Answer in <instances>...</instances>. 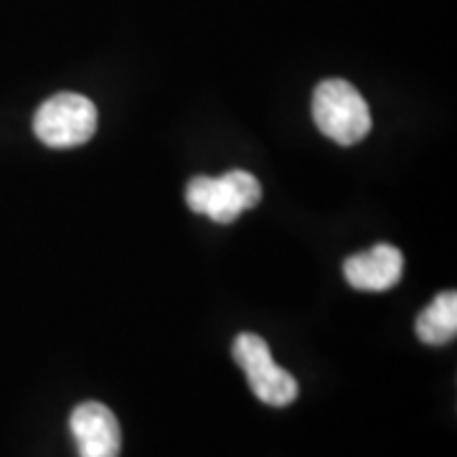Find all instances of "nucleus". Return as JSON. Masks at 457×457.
<instances>
[{
	"label": "nucleus",
	"mask_w": 457,
	"mask_h": 457,
	"mask_svg": "<svg viewBox=\"0 0 457 457\" xmlns=\"http://www.w3.org/2000/svg\"><path fill=\"white\" fill-rule=\"evenodd\" d=\"M312 120L338 145L351 147L371 132V112L361 92L345 79H326L312 92Z\"/></svg>",
	"instance_id": "obj_1"
},
{
	"label": "nucleus",
	"mask_w": 457,
	"mask_h": 457,
	"mask_svg": "<svg viewBox=\"0 0 457 457\" xmlns=\"http://www.w3.org/2000/svg\"><path fill=\"white\" fill-rule=\"evenodd\" d=\"M188 209L213 219L216 224H231L239 213L254 209L262 201V186L246 170H227L219 179L196 176L186 186Z\"/></svg>",
	"instance_id": "obj_2"
},
{
	"label": "nucleus",
	"mask_w": 457,
	"mask_h": 457,
	"mask_svg": "<svg viewBox=\"0 0 457 457\" xmlns=\"http://www.w3.org/2000/svg\"><path fill=\"white\" fill-rule=\"evenodd\" d=\"M33 132L49 147H77L97 132L95 102L77 92H59L33 114Z\"/></svg>",
	"instance_id": "obj_3"
},
{
	"label": "nucleus",
	"mask_w": 457,
	"mask_h": 457,
	"mask_svg": "<svg viewBox=\"0 0 457 457\" xmlns=\"http://www.w3.org/2000/svg\"><path fill=\"white\" fill-rule=\"evenodd\" d=\"M234 361L245 371L246 381L257 399L270 407H287L297 396V381L293 374L279 369L272 361L270 345L257 333H242L231 345Z\"/></svg>",
	"instance_id": "obj_4"
},
{
	"label": "nucleus",
	"mask_w": 457,
	"mask_h": 457,
	"mask_svg": "<svg viewBox=\"0 0 457 457\" xmlns=\"http://www.w3.org/2000/svg\"><path fill=\"white\" fill-rule=\"evenodd\" d=\"M69 427L79 447V457H120L122 432L110 407L84 402L71 411Z\"/></svg>",
	"instance_id": "obj_5"
},
{
	"label": "nucleus",
	"mask_w": 457,
	"mask_h": 457,
	"mask_svg": "<svg viewBox=\"0 0 457 457\" xmlns=\"http://www.w3.org/2000/svg\"><path fill=\"white\" fill-rule=\"evenodd\" d=\"M404 275V257L392 245H376L343 262V278L353 290L384 293L399 285Z\"/></svg>",
	"instance_id": "obj_6"
},
{
	"label": "nucleus",
	"mask_w": 457,
	"mask_h": 457,
	"mask_svg": "<svg viewBox=\"0 0 457 457\" xmlns=\"http://www.w3.org/2000/svg\"><path fill=\"white\" fill-rule=\"evenodd\" d=\"M417 336L427 345H445L457 336V293H440L417 318Z\"/></svg>",
	"instance_id": "obj_7"
}]
</instances>
